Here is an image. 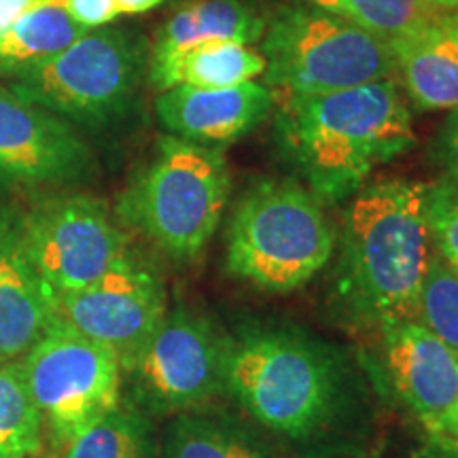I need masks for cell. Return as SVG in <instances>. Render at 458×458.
<instances>
[{"instance_id": "obj_1", "label": "cell", "mask_w": 458, "mask_h": 458, "mask_svg": "<svg viewBox=\"0 0 458 458\" xmlns=\"http://www.w3.org/2000/svg\"><path fill=\"white\" fill-rule=\"evenodd\" d=\"M225 394L297 458H363L376 439V401L360 359L286 320L233 325Z\"/></svg>"}, {"instance_id": "obj_2", "label": "cell", "mask_w": 458, "mask_h": 458, "mask_svg": "<svg viewBox=\"0 0 458 458\" xmlns=\"http://www.w3.org/2000/svg\"><path fill=\"white\" fill-rule=\"evenodd\" d=\"M431 257L425 182L363 185L344 216L331 291L337 312L360 329L416 320Z\"/></svg>"}, {"instance_id": "obj_3", "label": "cell", "mask_w": 458, "mask_h": 458, "mask_svg": "<svg viewBox=\"0 0 458 458\" xmlns=\"http://www.w3.org/2000/svg\"><path fill=\"white\" fill-rule=\"evenodd\" d=\"M283 156L320 204L352 198L377 165L416 145L408 102L393 79L317 96H274Z\"/></svg>"}, {"instance_id": "obj_4", "label": "cell", "mask_w": 458, "mask_h": 458, "mask_svg": "<svg viewBox=\"0 0 458 458\" xmlns=\"http://www.w3.org/2000/svg\"><path fill=\"white\" fill-rule=\"evenodd\" d=\"M335 227L293 179H261L244 191L227 227V272L263 293H293L327 266Z\"/></svg>"}, {"instance_id": "obj_5", "label": "cell", "mask_w": 458, "mask_h": 458, "mask_svg": "<svg viewBox=\"0 0 458 458\" xmlns=\"http://www.w3.org/2000/svg\"><path fill=\"white\" fill-rule=\"evenodd\" d=\"M229 191L232 174L219 148L170 134L119 196L117 215L172 261L191 263L215 236Z\"/></svg>"}, {"instance_id": "obj_6", "label": "cell", "mask_w": 458, "mask_h": 458, "mask_svg": "<svg viewBox=\"0 0 458 458\" xmlns=\"http://www.w3.org/2000/svg\"><path fill=\"white\" fill-rule=\"evenodd\" d=\"M274 96H317L393 77L388 43L312 4L278 9L261 38Z\"/></svg>"}, {"instance_id": "obj_7", "label": "cell", "mask_w": 458, "mask_h": 458, "mask_svg": "<svg viewBox=\"0 0 458 458\" xmlns=\"http://www.w3.org/2000/svg\"><path fill=\"white\" fill-rule=\"evenodd\" d=\"M148 71L145 38L123 28H96L71 47L13 79L20 98L88 128L128 117Z\"/></svg>"}, {"instance_id": "obj_8", "label": "cell", "mask_w": 458, "mask_h": 458, "mask_svg": "<svg viewBox=\"0 0 458 458\" xmlns=\"http://www.w3.org/2000/svg\"><path fill=\"white\" fill-rule=\"evenodd\" d=\"M229 331L210 314L176 306L122 368V403L172 418L225 394Z\"/></svg>"}, {"instance_id": "obj_9", "label": "cell", "mask_w": 458, "mask_h": 458, "mask_svg": "<svg viewBox=\"0 0 458 458\" xmlns=\"http://www.w3.org/2000/svg\"><path fill=\"white\" fill-rule=\"evenodd\" d=\"M20 368L47 437L60 450L122 405V363L113 348L57 318Z\"/></svg>"}, {"instance_id": "obj_10", "label": "cell", "mask_w": 458, "mask_h": 458, "mask_svg": "<svg viewBox=\"0 0 458 458\" xmlns=\"http://www.w3.org/2000/svg\"><path fill=\"white\" fill-rule=\"evenodd\" d=\"M21 242L51 295L83 289L131 250L102 199L57 193L17 213Z\"/></svg>"}, {"instance_id": "obj_11", "label": "cell", "mask_w": 458, "mask_h": 458, "mask_svg": "<svg viewBox=\"0 0 458 458\" xmlns=\"http://www.w3.org/2000/svg\"><path fill=\"white\" fill-rule=\"evenodd\" d=\"M164 276L134 249L83 289L54 297L60 323L113 348L122 368L168 314Z\"/></svg>"}, {"instance_id": "obj_12", "label": "cell", "mask_w": 458, "mask_h": 458, "mask_svg": "<svg viewBox=\"0 0 458 458\" xmlns=\"http://www.w3.org/2000/svg\"><path fill=\"white\" fill-rule=\"evenodd\" d=\"M94 170L91 148L71 122L0 85V181L72 185Z\"/></svg>"}, {"instance_id": "obj_13", "label": "cell", "mask_w": 458, "mask_h": 458, "mask_svg": "<svg viewBox=\"0 0 458 458\" xmlns=\"http://www.w3.org/2000/svg\"><path fill=\"white\" fill-rule=\"evenodd\" d=\"M388 380L420 425L444 414L458 399V352L418 320L380 327Z\"/></svg>"}, {"instance_id": "obj_14", "label": "cell", "mask_w": 458, "mask_h": 458, "mask_svg": "<svg viewBox=\"0 0 458 458\" xmlns=\"http://www.w3.org/2000/svg\"><path fill=\"white\" fill-rule=\"evenodd\" d=\"M274 108V94L263 83L232 88H174L156 102L159 122L176 139L215 147L236 142L253 131Z\"/></svg>"}, {"instance_id": "obj_15", "label": "cell", "mask_w": 458, "mask_h": 458, "mask_svg": "<svg viewBox=\"0 0 458 458\" xmlns=\"http://www.w3.org/2000/svg\"><path fill=\"white\" fill-rule=\"evenodd\" d=\"M55 320L54 295L34 270L15 213H0V360H20Z\"/></svg>"}, {"instance_id": "obj_16", "label": "cell", "mask_w": 458, "mask_h": 458, "mask_svg": "<svg viewBox=\"0 0 458 458\" xmlns=\"http://www.w3.org/2000/svg\"><path fill=\"white\" fill-rule=\"evenodd\" d=\"M393 74L420 111L458 106V11H439L408 37L388 41Z\"/></svg>"}, {"instance_id": "obj_17", "label": "cell", "mask_w": 458, "mask_h": 458, "mask_svg": "<svg viewBox=\"0 0 458 458\" xmlns=\"http://www.w3.org/2000/svg\"><path fill=\"white\" fill-rule=\"evenodd\" d=\"M159 458H278V448L246 416L206 405L170 418Z\"/></svg>"}, {"instance_id": "obj_18", "label": "cell", "mask_w": 458, "mask_h": 458, "mask_svg": "<svg viewBox=\"0 0 458 458\" xmlns=\"http://www.w3.org/2000/svg\"><path fill=\"white\" fill-rule=\"evenodd\" d=\"M267 62L250 45L204 41L165 55H148V83L159 91L174 88H232L255 81Z\"/></svg>"}, {"instance_id": "obj_19", "label": "cell", "mask_w": 458, "mask_h": 458, "mask_svg": "<svg viewBox=\"0 0 458 458\" xmlns=\"http://www.w3.org/2000/svg\"><path fill=\"white\" fill-rule=\"evenodd\" d=\"M267 21L244 0H198L176 11L159 30L148 55H165L204 41L253 45Z\"/></svg>"}, {"instance_id": "obj_20", "label": "cell", "mask_w": 458, "mask_h": 458, "mask_svg": "<svg viewBox=\"0 0 458 458\" xmlns=\"http://www.w3.org/2000/svg\"><path fill=\"white\" fill-rule=\"evenodd\" d=\"M89 32L55 3L28 11L0 32V74L20 77L71 47Z\"/></svg>"}, {"instance_id": "obj_21", "label": "cell", "mask_w": 458, "mask_h": 458, "mask_svg": "<svg viewBox=\"0 0 458 458\" xmlns=\"http://www.w3.org/2000/svg\"><path fill=\"white\" fill-rule=\"evenodd\" d=\"M62 452V458H159L156 420L122 403Z\"/></svg>"}, {"instance_id": "obj_22", "label": "cell", "mask_w": 458, "mask_h": 458, "mask_svg": "<svg viewBox=\"0 0 458 458\" xmlns=\"http://www.w3.org/2000/svg\"><path fill=\"white\" fill-rule=\"evenodd\" d=\"M47 431L20 360H0V458L41 456Z\"/></svg>"}, {"instance_id": "obj_23", "label": "cell", "mask_w": 458, "mask_h": 458, "mask_svg": "<svg viewBox=\"0 0 458 458\" xmlns=\"http://www.w3.org/2000/svg\"><path fill=\"white\" fill-rule=\"evenodd\" d=\"M416 320L458 352V267L437 250L422 283Z\"/></svg>"}, {"instance_id": "obj_24", "label": "cell", "mask_w": 458, "mask_h": 458, "mask_svg": "<svg viewBox=\"0 0 458 458\" xmlns=\"http://www.w3.org/2000/svg\"><path fill=\"white\" fill-rule=\"evenodd\" d=\"M437 13L428 0H346L344 17L388 43L420 30Z\"/></svg>"}, {"instance_id": "obj_25", "label": "cell", "mask_w": 458, "mask_h": 458, "mask_svg": "<svg viewBox=\"0 0 458 458\" xmlns=\"http://www.w3.org/2000/svg\"><path fill=\"white\" fill-rule=\"evenodd\" d=\"M427 225L435 250L458 267V179L442 174L427 185Z\"/></svg>"}, {"instance_id": "obj_26", "label": "cell", "mask_w": 458, "mask_h": 458, "mask_svg": "<svg viewBox=\"0 0 458 458\" xmlns=\"http://www.w3.org/2000/svg\"><path fill=\"white\" fill-rule=\"evenodd\" d=\"M57 4L88 30L105 28L119 15L114 0H57Z\"/></svg>"}, {"instance_id": "obj_27", "label": "cell", "mask_w": 458, "mask_h": 458, "mask_svg": "<svg viewBox=\"0 0 458 458\" xmlns=\"http://www.w3.org/2000/svg\"><path fill=\"white\" fill-rule=\"evenodd\" d=\"M431 156L444 170V176L458 179V106L448 113L435 136Z\"/></svg>"}, {"instance_id": "obj_28", "label": "cell", "mask_w": 458, "mask_h": 458, "mask_svg": "<svg viewBox=\"0 0 458 458\" xmlns=\"http://www.w3.org/2000/svg\"><path fill=\"white\" fill-rule=\"evenodd\" d=\"M414 458H458V442L442 435L427 433Z\"/></svg>"}, {"instance_id": "obj_29", "label": "cell", "mask_w": 458, "mask_h": 458, "mask_svg": "<svg viewBox=\"0 0 458 458\" xmlns=\"http://www.w3.org/2000/svg\"><path fill=\"white\" fill-rule=\"evenodd\" d=\"M49 3H55V0H0V32L7 30L15 20H20L28 11Z\"/></svg>"}, {"instance_id": "obj_30", "label": "cell", "mask_w": 458, "mask_h": 458, "mask_svg": "<svg viewBox=\"0 0 458 458\" xmlns=\"http://www.w3.org/2000/svg\"><path fill=\"white\" fill-rule=\"evenodd\" d=\"M425 431L427 433H435V435H442V437L454 439L458 442V399L454 401V405L444 411V414L435 416L433 420L425 422Z\"/></svg>"}, {"instance_id": "obj_31", "label": "cell", "mask_w": 458, "mask_h": 458, "mask_svg": "<svg viewBox=\"0 0 458 458\" xmlns=\"http://www.w3.org/2000/svg\"><path fill=\"white\" fill-rule=\"evenodd\" d=\"M114 3H117L119 15H140L159 7L164 0H114Z\"/></svg>"}, {"instance_id": "obj_32", "label": "cell", "mask_w": 458, "mask_h": 458, "mask_svg": "<svg viewBox=\"0 0 458 458\" xmlns=\"http://www.w3.org/2000/svg\"><path fill=\"white\" fill-rule=\"evenodd\" d=\"M306 3L337 15H344V11H346V0H306Z\"/></svg>"}, {"instance_id": "obj_33", "label": "cell", "mask_w": 458, "mask_h": 458, "mask_svg": "<svg viewBox=\"0 0 458 458\" xmlns=\"http://www.w3.org/2000/svg\"><path fill=\"white\" fill-rule=\"evenodd\" d=\"M437 11H458V0H428Z\"/></svg>"}, {"instance_id": "obj_34", "label": "cell", "mask_w": 458, "mask_h": 458, "mask_svg": "<svg viewBox=\"0 0 458 458\" xmlns=\"http://www.w3.org/2000/svg\"><path fill=\"white\" fill-rule=\"evenodd\" d=\"M37 458H41V456H37Z\"/></svg>"}]
</instances>
